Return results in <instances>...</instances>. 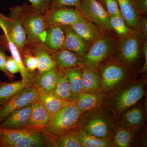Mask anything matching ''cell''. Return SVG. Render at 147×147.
<instances>
[{
  "mask_svg": "<svg viewBox=\"0 0 147 147\" xmlns=\"http://www.w3.org/2000/svg\"><path fill=\"white\" fill-rule=\"evenodd\" d=\"M19 12L26 34L27 46L42 44L47 30L44 14L35 9L31 5L26 3L19 5Z\"/></svg>",
  "mask_w": 147,
  "mask_h": 147,
  "instance_id": "1",
  "label": "cell"
},
{
  "mask_svg": "<svg viewBox=\"0 0 147 147\" xmlns=\"http://www.w3.org/2000/svg\"><path fill=\"white\" fill-rule=\"evenodd\" d=\"M80 110L74 103L66 105L53 115L43 132L48 136H58L66 134L75 126L80 116Z\"/></svg>",
  "mask_w": 147,
  "mask_h": 147,
  "instance_id": "2",
  "label": "cell"
},
{
  "mask_svg": "<svg viewBox=\"0 0 147 147\" xmlns=\"http://www.w3.org/2000/svg\"><path fill=\"white\" fill-rule=\"evenodd\" d=\"M9 17L0 13V28L21 53L27 45L26 34L21 21L19 5L11 7Z\"/></svg>",
  "mask_w": 147,
  "mask_h": 147,
  "instance_id": "3",
  "label": "cell"
},
{
  "mask_svg": "<svg viewBox=\"0 0 147 147\" xmlns=\"http://www.w3.org/2000/svg\"><path fill=\"white\" fill-rule=\"evenodd\" d=\"M76 8L83 17L94 23L101 30H111L110 16L98 0H80Z\"/></svg>",
  "mask_w": 147,
  "mask_h": 147,
  "instance_id": "4",
  "label": "cell"
},
{
  "mask_svg": "<svg viewBox=\"0 0 147 147\" xmlns=\"http://www.w3.org/2000/svg\"><path fill=\"white\" fill-rule=\"evenodd\" d=\"M38 97V91L34 86L24 88L0 107V122L13 111L31 105Z\"/></svg>",
  "mask_w": 147,
  "mask_h": 147,
  "instance_id": "5",
  "label": "cell"
},
{
  "mask_svg": "<svg viewBox=\"0 0 147 147\" xmlns=\"http://www.w3.org/2000/svg\"><path fill=\"white\" fill-rule=\"evenodd\" d=\"M44 16L47 28L53 25L70 26L82 16L76 9L63 7L49 9L44 14Z\"/></svg>",
  "mask_w": 147,
  "mask_h": 147,
  "instance_id": "6",
  "label": "cell"
},
{
  "mask_svg": "<svg viewBox=\"0 0 147 147\" xmlns=\"http://www.w3.org/2000/svg\"><path fill=\"white\" fill-rule=\"evenodd\" d=\"M110 48V42L107 38L102 37L98 38L84 57L85 63L93 66L99 63L109 54Z\"/></svg>",
  "mask_w": 147,
  "mask_h": 147,
  "instance_id": "7",
  "label": "cell"
},
{
  "mask_svg": "<svg viewBox=\"0 0 147 147\" xmlns=\"http://www.w3.org/2000/svg\"><path fill=\"white\" fill-rule=\"evenodd\" d=\"M52 117L38 99L32 104L31 112L25 127L31 129H42Z\"/></svg>",
  "mask_w": 147,
  "mask_h": 147,
  "instance_id": "8",
  "label": "cell"
},
{
  "mask_svg": "<svg viewBox=\"0 0 147 147\" xmlns=\"http://www.w3.org/2000/svg\"><path fill=\"white\" fill-rule=\"evenodd\" d=\"M65 35L63 28L59 25H53L47 28L42 45L49 52H54L64 48Z\"/></svg>",
  "mask_w": 147,
  "mask_h": 147,
  "instance_id": "9",
  "label": "cell"
},
{
  "mask_svg": "<svg viewBox=\"0 0 147 147\" xmlns=\"http://www.w3.org/2000/svg\"><path fill=\"white\" fill-rule=\"evenodd\" d=\"M144 86L138 84L130 87L119 95L117 101V107L123 111L136 104L144 96Z\"/></svg>",
  "mask_w": 147,
  "mask_h": 147,
  "instance_id": "10",
  "label": "cell"
},
{
  "mask_svg": "<svg viewBox=\"0 0 147 147\" xmlns=\"http://www.w3.org/2000/svg\"><path fill=\"white\" fill-rule=\"evenodd\" d=\"M69 27L86 41H95L101 37L100 29L82 16Z\"/></svg>",
  "mask_w": 147,
  "mask_h": 147,
  "instance_id": "11",
  "label": "cell"
},
{
  "mask_svg": "<svg viewBox=\"0 0 147 147\" xmlns=\"http://www.w3.org/2000/svg\"><path fill=\"white\" fill-rule=\"evenodd\" d=\"M3 36L6 47H7L10 51L11 56L19 66L20 69L19 72L21 74L24 86L26 88L32 86L33 85V75L32 73L28 71L24 65L20 51L7 35L3 34Z\"/></svg>",
  "mask_w": 147,
  "mask_h": 147,
  "instance_id": "12",
  "label": "cell"
},
{
  "mask_svg": "<svg viewBox=\"0 0 147 147\" xmlns=\"http://www.w3.org/2000/svg\"><path fill=\"white\" fill-rule=\"evenodd\" d=\"M26 47L36 58L38 73H43L56 68V63L51 54L42 44L28 45Z\"/></svg>",
  "mask_w": 147,
  "mask_h": 147,
  "instance_id": "13",
  "label": "cell"
},
{
  "mask_svg": "<svg viewBox=\"0 0 147 147\" xmlns=\"http://www.w3.org/2000/svg\"><path fill=\"white\" fill-rule=\"evenodd\" d=\"M58 71L56 68L33 76V85L38 92L53 93L56 86Z\"/></svg>",
  "mask_w": 147,
  "mask_h": 147,
  "instance_id": "14",
  "label": "cell"
},
{
  "mask_svg": "<svg viewBox=\"0 0 147 147\" xmlns=\"http://www.w3.org/2000/svg\"><path fill=\"white\" fill-rule=\"evenodd\" d=\"M32 110V104L15 110L1 122L0 127L3 128L16 129L26 126Z\"/></svg>",
  "mask_w": 147,
  "mask_h": 147,
  "instance_id": "15",
  "label": "cell"
},
{
  "mask_svg": "<svg viewBox=\"0 0 147 147\" xmlns=\"http://www.w3.org/2000/svg\"><path fill=\"white\" fill-rule=\"evenodd\" d=\"M49 53L56 64L64 69L76 67L83 62L82 59L78 55L65 48Z\"/></svg>",
  "mask_w": 147,
  "mask_h": 147,
  "instance_id": "16",
  "label": "cell"
},
{
  "mask_svg": "<svg viewBox=\"0 0 147 147\" xmlns=\"http://www.w3.org/2000/svg\"><path fill=\"white\" fill-rule=\"evenodd\" d=\"M62 27L65 35L64 48L76 55H83L86 49L85 40L70 27Z\"/></svg>",
  "mask_w": 147,
  "mask_h": 147,
  "instance_id": "17",
  "label": "cell"
},
{
  "mask_svg": "<svg viewBox=\"0 0 147 147\" xmlns=\"http://www.w3.org/2000/svg\"><path fill=\"white\" fill-rule=\"evenodd\" d=\"M38 100L52 117L65 106L73 103L72 101L59 99L53 94L40 92H38Z\"/></svg>",
  "mask_w": 147,
  "mask_h": 147,
  "instance_id": "18",
  "label": "cell"
},
{
  "mask_svg": "<svg viewBox=\"0 0 147 147\" xmlns=\"http://www.w3.org/2000/svg\"><path fill=\"white\" fill-rule=\"evenodd\" d=\"M32 130L7 129L0 127V144L3 146L12 147Z\"/></svg>",
  "mask_w": 147,
  "mask_h": 147,
  "instance_id": "19",
  "label": "cell"
},
{
  "mask_svg": "<svg viewBox=\"0 0 147 147\" xmlns=\"http://www.w3.org/2000/svg\"><path fill=\"white\" fill-rule=\"evenodd\" d=\"M121 14L127 25L133 28L139 26L137 11L132 0H117Z\"/></svg>",
  "mask_w": 147,
  "mask_h": 147,
  "instance_id": "20",
  "label": "cell"
},
{
  "mask_svg": "<svg viewBox=\"0 0 147 147\" xmlns=\"http://www.w3.org/2000/svg\"><path fill=\"white\" fill-rule=\"evenodd\" d=\"M53 94L61 100L71 101L73 100L70 85L64 72L58 70L57 83Z\"/></svg>",
  "mask_w": 147,
  "mask_h": 147,
  "instance_id": "21",
  "label": "cell"
},
{
  "mask_svg": "<svg viewBox=\"0 0 147 147\" xmlns=\"http://www.w3.org/2000/svg\"><path fill=\"white\" fill-rule=\"evenodd\" d=\"M125 71L119 66L111 65L106 67L102 74V85L105 88L115 86L123 78Z\"/></svg>",
  "mask_w": 147,
  "mask_h": 147,
  "instance_id": "22",
  "label": "cell"
},
{
  "mask_svg": "<svg viewBox=\"0 0 147 147\" xmlns=\"http://www.w3.org/2000/svg\"><path fill=\"white\" fill-rule=\"evenodd\" d=\"M64 73L70 85L74 100L83 90L82 70L79 67H75L65 69Z\"/></svg>",
  "mask_w": 147,
  "mask_h": 147,
  "instance_id": "23",
  "label": "cell"
},
{
  "mask_svg": "<svg viewBox=\"0 0 147 147\" xmlns=\"http://www.w3.org/2000/svg\"><path fill=\"white\" fill-rule=\"evenodd\" d=\"M83 90L87 92H92L98 89L99 78L96 69L92 66L87 65L82 72Z\"/></svg>",
  "mask_w": 147,
  "mask_h": 147,
  "instance_id": "24",
  "label": "cell"
},
{
  "mask_svg": "<svg viewBox=\"0 0 147 147\" xmlns=\"http://www.w3.org/2000/svg\"><path fill=\"white\" fill-rule=\"evenodd\" d=\"M139 40L134 37L127 38L123 42L121 48L122 57L127 62H132L138 57L139 54Z\"/></svg>",
  "mask_w": 147,
  "mask_h": 147,
  "instance_id": "25",
  "label": "cell"
},
{
  "mask_svg": "<svg viewBox=\"0 0 147 147\" xmlns=\"http://www.w3.org/2000/svg\"><path fill=\"white\" fill-rule=\"evenodd\" d=\"M25 88L22 80L9 83L0 82V103L7 101Z\"/></svg>",
  "mask_w": 147,
  "mask_h": 147,
  "instance_id": "26",
  "label": "cell"
},
{
  "mask_svg": "<svg viewBox=\"0 0 147 147\" xmlns=\"http://www.w3.org/2000/svg\"><path fill=\"white\" fill-rule=\"evenodd\" d=\"M46 145L43 135L32 129L20 141L14 144L12 147H38Z\"/></svg>",
  "mask_w": 147,
  "mask_h": 147,
  "instance_id": "27",
  "label": "cell"
},
{
  "mask_svg": "<svg viewBox=\"0 0 147 147\" xmlns=\"http://www.w3.org/2000/svg\"><path fill=\"white\" fill-rule=\"evenodd\" d=\"M76 106L80 111H86L96 108L102 100L100 95L84 93L79 94Z\"/></svg>",
  "mask_w": 147,
  "mask_h": 147,
  "instance_id": "28",
  "label": "cell"
},
{
  "mask_svg": "<svg viewBox=\"0 0 147 147\" xmlns=\"http://www.w3.org/2000/svg\"><path fill=\"white\" fill-rule=\"evenodd\" d=\"M86 129L87 133L91 135L102 138L108 133V126L106 122L100 118L93 119L87 124Z\"/></svg>",
  "mask_w": 147,
  "mask_h": 147,
  "instance_id": "29",
  "label": "cell"
},
{
  "mask_svg": "<svg viewBox=\"0 0 147 147\" xmlns=\"http://www.w3.org/2000/svg\"><path fill=\"white\" fill-rule=\"evenodd\" d=\"M77 137L83 147H104L108 146V143L106 140L95 137L85 131H81Z\"/></svg>",
  "mask_w": 147,
  "mask_h": 147,
  "instance_id": "30",
  "label": "cell"
},
{
  "mask_svg": "<svg viewBox=\"0 0 147 147\" xmlns=\"http://www.w3.org/2000/svg\"><path fill=\"white\" fill-rule=\"evenodd\" d=\"M56 146L60 147H82L81 142L77 136L65 134L58 136L55 139Z\"/></svg>",
  "mask_w": 147,
  "mask_h": 147,
  "instance_id": "31",
  "label": "cell"
},
{
  "mask_svg": "<svg viewBox=\"0 0 147 147\" xmlns=\"http://www.w3.org/2000/svg\"><path fill=\"white\" fill-rule=\"evenodd\" d=\"M21 54L24 65L28 71L32 73L37 69V60L29 49L26 47Z\"/></svg>",
  "mask_w": 147,
  "mask_h": 147,
  "instance_id": "32",
  "label": "cell"
},
{
  "mask_svg": "<svg viewBox=\"0 0 147 147\" xmlns=\"http://www.w3.org/2000/svg\"><path fill=\"white\" fill-rule=\"evenodd\" d=\"M110 24L112 28L121 35L126 34L128 29L121 15L110 16Z\"/></svg>",
  "mask_w": 147,
  "mask_h": 147,
  "instance_id": "33",
  "label": "cell"
},
{
  "mask_svg": "<svg viewBox=\"0 0 147 147\" xmlns=\"http://www.w3.org/2000/svg\"><path fill=\"white\" fill-rule=\"evenodd\" d=\"M124 119L127 123L131 125H138L143 120V113L140 108H133L127 113L125 115Z\"/></svg>",
  "mask_w": 147,
  "mask_h": 147,
  "instance_id": "34",
  "label": "cell"
},
{
  "mask_svg": "<svg viewBox=\"0 0 147 147\" xmlns=\"http://www.w3.org/2000/svg\"><path fill=\"white\" fill-rule=\"evenodd\" d=\"M131 140L130 132L125 129H121L118 131L115 137V142L119 147H127Z\"/></svg>",
  "mask_w": 147,
  "mask_h": 147,
  "instance_id": "35",
  "label": "cell"
},
{
  "mask_svg": "<svg viewBox=\"0 0 147 147\" xmlns=\"http://www.w3.org/2000/svg\"><path fill=\"white\" fill-rule=\"evenodd\" d=\"M80 2V0H50L49 10L63 7H74L76 8Z\"/></svg>",
  "mask_w": 147,
  "mask_h": 147,
  "instance_id": "36",
  "label": "cell"
},
{
  "mask_svg": "<svg viewBox=\"0 0 147 147\" xmlns=\"http://www.w3.org/2000/svg\"><path fill=\"white\" fill-rule=\"evenodd\" d=\"M33 7L42 14L48 11L50 5V0H28Z\"/></svg>",
  "mask_w": 147,
  "mask_h": 147,
  "instance_id": "37",
  "label": "cell"
},
{
  "mask_svg": "<svg viewBox=\"0 0 147 147\" xmlns=\"http://www.w3.org/2000/svg\"><path fill=\"white\" fill-rule=\"evenodd\" d=\"M103 1L110 16L121 15L117 0H103Z\"/></svg>",
  "mask_w": 147,
  "mask_h": 147,
  "instance_id": "38",
  "label": "cell"
},
{
  "mask_svg": "<svg viewBox=\"0 0 147 147\" xmlns=\"http://www.w3.org/2000/svg\"><path fill=\"white\" fill-rule=\"evenodd\" d=\"M5 66L7 70L11 75L20 72L18 64L11 56L7 57Z\"/></svg>",
  "mask_w": 147,
  "mask_h": 147,
  "instance_id": "39",
  "label": "cell"
},
{
  "mask_svg": "<svg viewBox=\"0 0 147 147\" xmlns=\"http://www.w3.org/2000/svg\"><path fill=\"white\" fill-rule=\"evenodd\" d=\"M5 47L4 45L0 44V70L3 71L8 78L11 79L13 77V75L9 73L6 68V61L7 56L5 53L4 48Z\"/></svg>",
  "mask_w": 147,
  "mask_h": 147,
  "instance_id": "40",
  "label": "cell"
},
{
  "mask_svg": "<svg viewBox=\"0 0 147 147\" xmlns=\"http://www.w3.org/2000/svg\"><path fill=\"white\" fill-rule=\"evenodd\" d=\"M137 11H146L147 0H132Z\"/></svg>",
  "mask_w": 147,
  "mask_h": 147,
  "instance_id": "41",
  "label": "cell"
},
{
  "mask_svg": "<svg viewBox=\"0 0 147 147\" xmlns=\"http://www.w3.org/2000/svg\"><path fill=\"white\" fill-rule=\"evenodd\" d=\"M144 55L145 62L144 65V69H146L147 66V44H145L144 46Z\"/></svg>",
  "mask_w": 147,
  "mask_h": 147,
  "instance_id": "42",
  "label": "cell"
},
{
  "mask_svg": "<svg viewBox=\"0 0 147 147\" xmlns=\"http://www.w3.org/2000/svg\"><path fill=\"white\" fill-rule=\"evenodd\" d=\"M147 21H144V25H143V27H144V32L145 35H147Z\"/></svg>",
  "mask_w": 147,
  "mask_h": 147,
  "instance_id": "43",
  "label": "cell"
},
{
  "mask_svg": "<svg viewBox=\"0 0 147 147\" xmlns=\"http://www.w3.org/2000/svg\"><path fill=\"white\" fill-rule=\"evenodd\" d=\"M0 44H2L4 45L3 40V36H1L0 37Z\"/></svg>",
  "mask_w": 147,
  "mask_h": 147,
  "instance_id": "44",
  "label": "cell"
},
{
  "mask_svg": "<svg viewBox=\"0 0 147 147\" xmlns=\"http://www.w3.org/2000/svg\"><path fill=\"white\" fill-rule=\"evenodd\" d=\"M100 1H103V0H100Z\"/></svg>",
  "mask_w": 147,
  "mask_h": 147,
  "instance_id": "45",
  "label": "cell"
},
{
  "mask_svg": "<svg viewBox=\"0 0 147 147\" xmlns=\"http://www.w3.org/2000/svg\"><path fill=\"white\" fill-rule=\"evenodd\" d=\"M1 36L0 35V37H1Z\"/></svg>",
  "mask_w": 147,
  "mask_h": 147,
  "instance_id": "46",
  "label": "cell"
}]
</instances>
